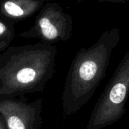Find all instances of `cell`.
Segmentation results:
<instances>
[{
    "mask_svg": "<svg viewBox=\"0 0 129 129\" xmlns=\"http://www.w3.org/2000/svg\"><path fill=\"white\" fill-rule=\"evenodd\" d=\"M57 49L36 42L9 46L0 54V99L42 92L55 71Z\"/></svg>",
    "mask_w": 129,
    "mask_h": 129,
    "instance_id": "obj_1",
    "label": "cell"
},
{
    "mask_svg": "<svg viewBox=\"0 0 129 129\" xmlns=\"http://www.w3.org/2000/svg\"><path fill=\"white\" fill-rule=\"evenodd\" d=\"M120 37V30L113 27L104 31L91 47L82 48L76 53L62 94V108L66 116L76 113L92 98L106 75Z\"/></svg>",
    "mask_w": 129,
    "mask_h": 129,
    "instance_id": "obj_2",
    "label": "cell"
},
{
    "mask_svg": "<svg viewBox=\"0 0 129 129\" xmlns=\"http://www.w3.org/2000/svg\"><path fill=\"white\" fill-rule=\"evenodd\" d=\"M129 97V51L117 66L88 122L86 129H104L119 121L126 113Z\"/></svg>",
    "mask_w": 129,
    "mask_h": 129,
    "instance_id": "obj_3",
    "label": "cell"
},
{
    "mask_svg": "<svg viewBox=\"0 0 129 129\" xmlns=\"http://www.w3.org/2000/svg\"><path fill=\"white\" fill-rule=\"evenodd\" d=\"M73 18L57 3L48 2L38 11L33 26L20 33L24 39H37L40 42L54 45L66 42L72 36Z\"/></svg>",
    "mask_w": 129,
    "mask_h": 129,
    "instance_id": "obj_4",
    "label": "cell"
},
{
    "mask_svg": "<svg viewBox=\"0 0 129 129\" xmlns=\"http://www.w3.org/2000/svg\"><path fill=\"white\" fill-rule=\"evenodd\" d=\"M42 100L29 102L23 97L0 99V115L7 129H40Z\"/></svg>",
    "mask_w": 129,
    "mask_h": 129,
    "instance_id": "obj_5",
    "label": "cell"
},
{
    "mask_svg": "<svg viewBox=\"0 0 129 129\" xmlns=\"http://www.w3.org/2000/svg\"><path fill=\"white\" fill-rule=\"evenodd\" d=\"M45 3V0H0V16L16 23L35 14Z\"/></svg>",
    "mask_w": 129,
    "mask_h": 129,
    "instance_id": "obj_6",
    "label": "cell"
},
{
    "mask_svg": "<svg viewBox=\"0 0 129 129\" xmlns=\"http://www.w3.org/2000/svg\"><path fill=\"white\" fill-rule=\"evenodd\" d=\"M14 22L0 16V54L10 46L14 38Z\"/></svg>",
    "mask_w": 129,
    "mask_h": 129,
    "instance_id": "obj_7",
    "label": "cell"
},
{
    "mask_svg": "<svg viewBox=\"0 0 129 129\" xmlns=\"http://www.w3.org/2000/svg\"><path fill=\"white\" fill-rule=\"evenodd\" d=\"M93 1H96V2H112V3H125V2H128L129 0H93Z\"/></svg>",
    "mask_w": 129,
    "mask_h": 129,
    "instance_id": "obj_8",
    "label": "cell"
},
{
    "mask_svg": "<svg viewBox=\"0 0 129 129\" xmlns=\"http://www.w3.org/2000/svg\"><path fill=\"white\" fill-rule=\"evenodd\" d=\"M0 129H7L5 122L1 115H0Z\"/></svg>",
    "mask_w": 129,
    "mask_h": 129,
    "instance_id": "obj_9",
    "label": "cell"
}]
</instances>
